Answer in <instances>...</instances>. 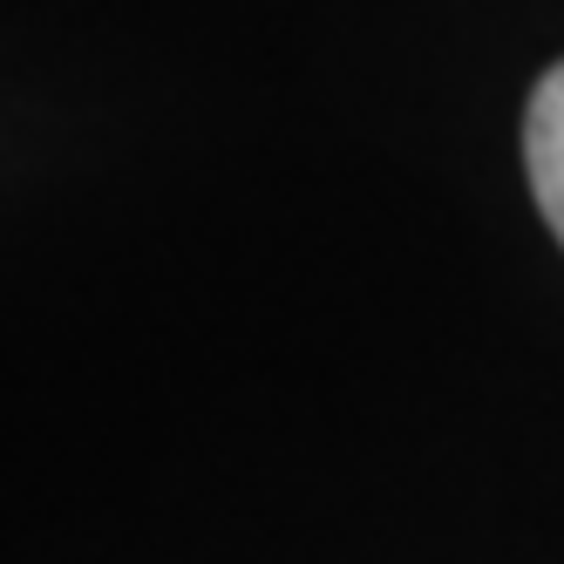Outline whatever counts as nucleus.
<instances>
[{"mask_svg":"<svg viewBox=\"0 0 564 564\" xmlns=\"http://www.w3.org/2000/svg\"><path fill=\"white\" fill-rule=\"evenodd\" d=\"M523 164H531L538 212L551 238L564 246V62L544 68V83L531 89V116H523Z\"/></svg>","mask_w":564,"mask_h":564,"instance_id":"obj_1","label":"nucleus"}]
</instances>
